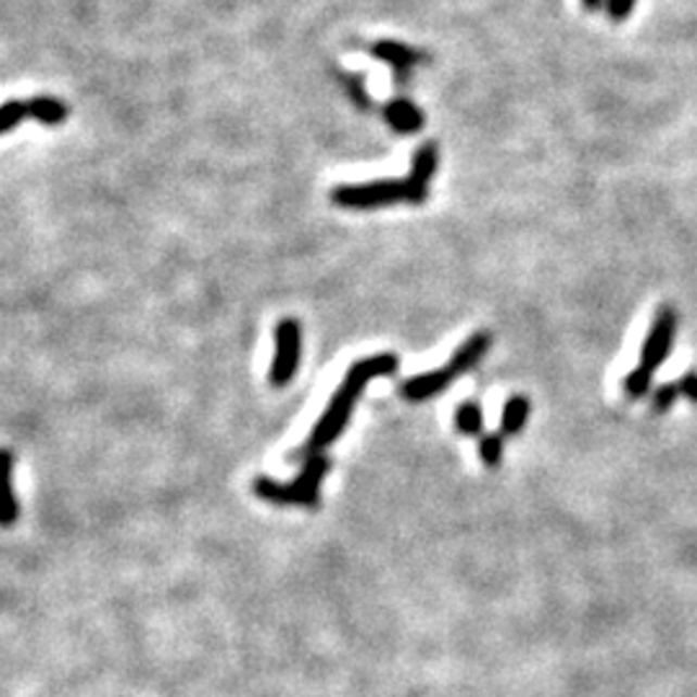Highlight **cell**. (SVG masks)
<instances>
[{
	"label": "cell",
	"mask_w": 697,
	"mask_h": 697,
	"mask_svg": "<svg viewBox=\"0 0 697 697\" xmlns=\"http://www.w3.org/2000/svg\"><path fill=\"white\" fill-rule=\"evenodd\" d=\"M635 0H607V13H610L612 22H625L631 16Z\"/></svg>",
	"instance_id": "ac0fdd59"
},
{
	"label": "cell",
	"mask_w": 697,
	"mask_h": 697,
	"mask_svg": "<svg viewBox=\"0 0 697 697\" xmlns=\"http://www.w3.org/2000/svg\"><path fill=\"white\" fill-rule=\"evenodd\" d=\"M676 385H680V393L682 395H687L689 401H695L697 403V372H687V375H682L680 382H676Z\"/></svg>",
	"instance_id": "ffe728a7"
},
{
	"label": "cell",
	"mask_w": 697,
	"mask_h": 697,
	"mask_svg": "<svg viewBox=\"0 0 697 697\" xmlns=\"http://www.w3.org/2000/svg\"><path fill=\"white\" fill-rule=\"evenodd\" d=\"M436 161H440V153H436V145L434 142H427V145H421L419 150L414 153V163H411V176L414 179H419L421 183L432 181L434 170H436Z\"/></svg>",
	"instance_id": "7c38bea8"
},
{
	"label": "cell",
	"mask_w": 697,
	"mask_h": 697,
	"mask_svg": "<svg viewBox=\"0 0 697 697\" xmlns=\"http://www.w3.org/2000/svg\"><path fill=\"white\" fill-rule=\"evenodd\" d=\"M478 453H481V460L489 465V468H498L504 457V436L502 434H489L483 436L481 444H478Z\"/></svg>",
	"instance_id": "5bb4252c"
},
{
	"label": "cell",
	"mask_w": 697,
	"mask_h": 697,
	"mask_svg": "<svg viewBox=\"0 0 697 697\" xmlns=\"http://www.w3.org/2000/svg\"><path fill=\"white\" fill-rule=\"evenodd\" d=\"M328 470H331V460L326 455H313L307 457L303 473H300L292 483H277L269 481V478H258L254 483V494L264 502L282 504V507H292V504H300V507L316 509L320 498V481H324Z\"/></svg>",
	"instance_id": "3957f363"
},
{
	"label": "cell",
	"mask_w": 697,
	"mask_h": 697,
	"mask_svg": "<svg viewBox=\"0 0 697 697\" xmlns=\"http://www.w3.org/2000/svg\"><path fill=\"white\" fill-rule=\"evenodd\" d=\"M344 80H346L348 96H352V99L357 101V104H359L362 109L370 106V99H367V93H365V84H362V78H344Z\"/></svg>",
	"instance_id": "d6986e66"
},
{
	"label": "cell",
	"mask_w": 697,
	"mask_h": 697,
	"mask_svg": "<svg viewBox=\"0 0 697 697\" xmlns=\"http://www.w3.org/2000/svg\"><path fill=\"white\" fill-rule=\"evenodd\" d=\"M24 116H26V104H22V101H9V104L0 106V132L16 127Z\"/></svg>",
	"instance_id": "2e32d148"
},
{
	"label": "cell",
	"mask_w": 697,
	"mask_h": 697,
	"mask_svg": "<svg viewBox=\"0 0 697 697\" xmlns=\"http://www.w3.org/2000/svg\"><path fill=\"white\" fill-rule=\"evenodd\" d=\"M382 116L391 125L395 132L408 135V132H419L423 127V114L421 109H416L408 99H395L382 109Z\"/></svg>",
	"instance_id": "9c48e42d"
},
{
	"label": "cell",
	"mask_w": 697,
	"mask_h": 697,
	"mask_svg": "<svg viewBox=\"0 0 697 697\" xmlns=\"http://www.w3.org/2000/svg\"><path fill=\"white\" fill-rule=\"evenodd\" d=\"M395 370H398V357H395V354H378V357L354 362V365L348 367L341 388L333 393L324 416H320L316 427H313V432L307 436L305 447L300 449V455H320V449H326L328 444L337 442L341 432L346 429L348 416L354 411V403L365 393L367 382L372 378H385V375H393Z\"/></svg>",
	"instance_id": "6da1fadb"
},
{
	"label": "cell",
	"mask_w": 697,
	"mask_h": 697,
	"mask_svg": "<svg viewBox=\"0 0 697 697\" xmlns=\"http://www.w3.org/2000/svg\"><path fill=\"white\" fill-rule=\"evenodd\" d=\"M674 333H676V313L672 307H664V311H659V316H656L651 331H648L646 337V344L641 348V365H638L641 370L651 375L659 370L661 362H664L667 354L672 352Z\"/></svg>",
	"instance_id": "5b68a950"
},
{
	"label": "cell",
	"mask_w": 697,
	"mask_h": 697,
	"mask_svg": "<svg viewBox=\"0 0 697 697\" xmlns=\"http://www.w3.org/2000/svg\"><path fill=\"white\" fill-rule=\"evenodd\" d=\"M603 3H605V0H584V5H586V9H592V11L603 9Z\"/></svg>",
	"instance_id": "44dd1931"
},
{
	"label": "cell",
	"mask_w": 697,
	"mask_h": 697,
	"mask_svg": "<svg viewBox=\"0 0 697 697\" xmlns=\"http://www.w3.org/2000/svg\"><path fill=\"white\" fill-rule=\"evenodd\" d=\"M651 378H654L651 372H646V370H641V367H635V370L628 375L625 382H623L625 393L631 395V398H641V395H646L648 388H651Z\"/></svg>",
	"instance_id": "9a60e30c"
},
{
	"label": "cell",
	"mask_w": 697,
	"mask_h": 697,
	"mask_svg": "<svg viewBox=\"0 0 697 697\" xmlns=\"http://www.w3.org/2000/svg\"><path fill=\"white\" fill-rule=\"evenodd\" d=\"M676 395H680V385H676V382H669V385H661L659 391H656L654 395V408L659 414H664L669 411V408H672V403Z\"/></svg>",
	"instance_id": "e0dca14e"
},
{
	"label": "cell",
	"mask_w": 697,
	"mask_h": 697,
	"mask_svg": "<svg viewBox=\"0 0 697 697\" xmlns=\"http://www.w3.org/2000/svg\"><path fill=\"white\" fill-rule=\"evenodd\" d=\"M429 187L414 179L408 174L406 181H372V183H354V187H339L333 191V202L339 207L346 210H375V207H388V204L398 202H411V204H423L427 202Z\"/></svg>",
	"instance_id": "7a4b0ae2"
},
{
	"label": "cell",
	"mask_w": 697,
	"mask_h": 697,
	"mask_svg": "<svg viewBox=\"0 0 697 697\" xmlns=\"http://www.w3.org/2000/svg\"><path fill=\"white\" fill-rule=\"evenodd\" d=\"M26 116L42 122V125H60L67 116V109L52 96H37V99L26 101Z\"/></svg>",
	"instance_id": "30bf717a"
},
{
	"label": "cell",
	"mask_w": 697,
	"mask_h": 697,
	"mask_svg": "<svg viewBox=\"0 0 697 697\" xmlns=\"http://www.w3.org/2000/svg\"><path fill=\"white\" fill-rule=\"evenodd\" d=\"M455 427L460 434H468V436H476L483 432V411L481 406L473 401L462 403L460 408L455 411Z\"/></svg>",
	"instance_id": "4fadbf2b"
},
{
	"label": "cell",
	"mask_w": 697,
	"mask_h": 697,
	"mask_svg": "<svg viewBox=\"0 0 697 697\" xmlns=\"http://www.w3.org/2000/svg\"><path fill=\"white\" fill-rule=\"evenodd\" d=\"M457 367L449 362L447 367H442V370H434V372H427V375H419V378H411L406 380L401 385V395L408 401H427L432 398V395L447 391L449 382L457 378Z\"/></svg>",
	"instance_id": "8992f818"
},
{
	"label": "cell",
	"mask_w": 697,
	"mask_h": 697,
	"mask_svg": "<svg viewBox=\"0 0 697 697\" xmlns=\"http://www.w3.org/2000/svg\"><path fill=\"white\" fill-rule=\"evenodd\" d=\"M372 54L375 58L385 60V63L393 65L395 71V84L398 86H406L408 84V71H411V65L419 63L423 60V54L408 50L406 45H395V42H380L372 47Z\"/></svg>",
	"instance_id": "52a82bcc"
},
{
	"label": "cell",
	"mask_w": 697,
	"mask_h": 697,
	"mask_svg": "<svg viewBox=\"0 0 697 697\" xmlns=\"http://www.w3.org/2000/svg\"><path fill=\"white\" fill-rule=\"evenodd\" d=\"M18 519V502L13 494V455L0 449V524L11 528Z\"/></svg>",
	"instance_id": "ba28073f"
},
{
	"label": "cell",
	"mask_w": 697,
	"mask_h": 697,
	"mask_svg": "<svg viewBox=\"0 0 697 697\" xmlns=\"http://www.w3.org/2000/svg\"><path fill=\"white\" fill-rule=\"evenodd\" d=\"M528 416H530V401L524 398V395H511V398L507 401V406H504L502 434L511 436V434L522 432L524 423H528Z\"/></svg>",
	"instance_id": "8fae6325"
},
{
	"label": "cell",
	"mask_w": 697,
	"mask_h": 697,
	"mask_svg": "<svg viewBox=\"0 0 697 697\" xmlns=\"http://www.w3.org/2000/svg\"><path fill=\"white\" fill-rule=\"evenodd\" d=\"M300 354H303V331L295 318H282L275 328V362L269 380L275 388L290 385L297 375Z\"/></svg>",
	"instance_id": "277c9868"
}]
</instances>
